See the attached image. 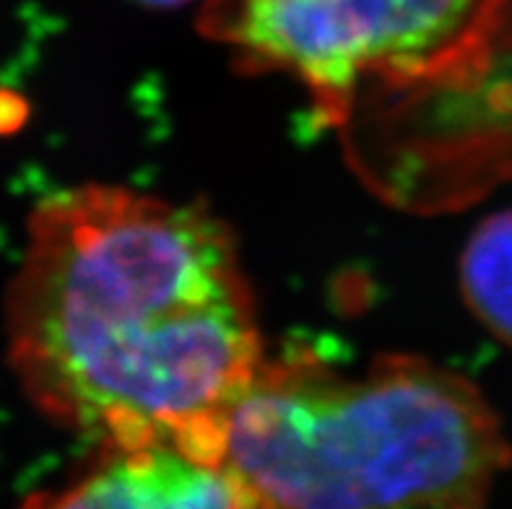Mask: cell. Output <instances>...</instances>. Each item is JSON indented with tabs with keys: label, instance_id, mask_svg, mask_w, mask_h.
<instances>
[{
	"label": "cell",
	"instance_id": "1",
	"mask_svg": "<svg viewBox=\"0 0 512 509\" xmlns=\"http://www.w3.org/2000/svg\"><path fill=\"white\" fill-rule=\"evenodd\" d=\"M8 361L47 421L99 447L227 465L263 361L237 237L201 200L78 185L39 203L6 299Z\"/></svg>",
	"mask_w": 512,
	"mask_h": 509
},
{
	"label": "cell",
	"instance_id": "2",
	"mask_svg": "<svg viewBox=\"0 0 512 509\" xmlns=\"http://www.w3.org/2000/svg\"><path fill=\"white\" fill-rule=\"evenodd\" d=\"M227 465L260 507L468 509L512 465L500 413L463 374L409 354L341 374L263 359L234 408Z\"/></svg>",
	"mask_w": 512,
	"mask_h": 509
},
{
	"label": "cell",
	"instance_id": "3",
	"mask_svg": "<svg viewBox=\"0 0 512 509\" xmlns=\"http://www.w3.org/2000/svg\"><path fill=\"white\" fill-rule=\"evenodd\" d=\"M497 0H208L201 29L255 71L299 78L344 110L367 78L406 81L476 37Z\"/></svg>",
	"mask_w": 512,
	"mask_h": 509
},
{
	"label": "cell",
	"instance_id": "4",
	"mask_svg": "<svg viewBox=\"0 0 512 509\" xmlns=\"http://www.w3.org/2000/svg\"><path fill=\"white\" fill-rule=\"evenodd\" d=\"M47 507H260L229 468L208 465L172 445L102 447L89 471Z\"/></svg>",
	"mask_w": 512,
	"mask_h": 509
},
{
	"label": "cell",
	"instance_id": "5",
	"mask_svg": "<svg viewBox=\"0 0 512 509\" xmlns=\"http://www.w3.org/2000/svg\"><path fill=\"white\" fill-rule=\"evenodd\" d=\"M461 289L476 320L512 346V208L474 229L461 258Z\"/></svg>",
	"mask_w": 512,
	"mask_h": 509
},
{
	"label": "cell",
	"instance_id": "6",
	"mask_svg": "<svg viewBox=\"0 0 512 509\" xmlns=\"http://www.w3.org/2000/svg\"><path fill=\"white\" fill-rule=\"evenodd\" d=\"M151 6H175V3H185V0H146Z\"/></svg>",
	"mask_w": 512,
	"mask_h": 509
}]
</instances>
